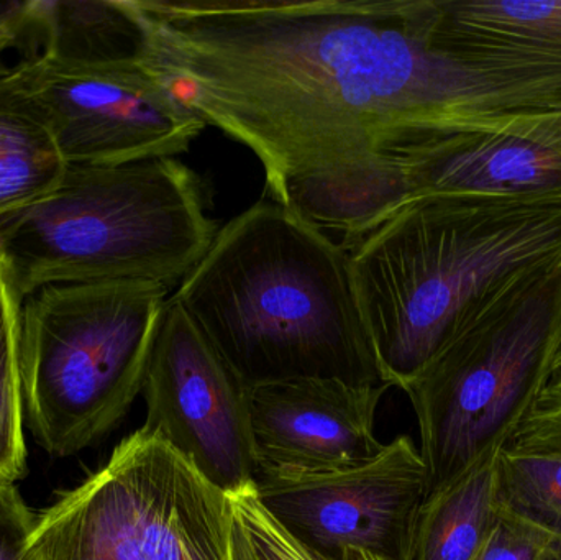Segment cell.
Masks as SVG:
<instances>
[{
    "instance_id": "obj_1",
    "label": "cell",
    "mask_w": 561,
    "mask_h": 560,
    "mask_svg": "<svg viewBox=\"0 0 561 560\" xmlns=\"http://www.w3.org/2000/svg\"><path fill=\"white\" fill-rule=\"evenodd\" d=\"M131 2L148 68L259 158L273 201L346 250L402 207L428 145L561 111L455 53L438 0Z\"/></svg>"
},
{
    "instance_id": "obj_2",
    "label": "cell",
    "mask_w": 561,
    "mask_h": 560,
    "mask_svg": "<svg viewBox=\"0 0 561 560\" xmlns=\"http://www.w3.org/2000/svg\"><path fill=\"white\" fill-rule=\"evenodd\" d=\"M171 299L249 387L299 378L385 384L348 250L276 201L219 229Z\"/></svg>"
},
{
    "instance_id": "obj_3",
    "label": "cell",
    "mask_w": 561,
    "mask_h": 560,
    "mask_svg": "<svg viewBox=\"0 0 561 560\" xmlns=\"http://www.w3.org/2000/svg\"><path fill=\"white\" fill-rule=\"evenodd\" d=\"M348 253L382 380L402 390L491 289L561 265V197H417Z\"/></svg>"
},
{
    "instance_id": "obj_4",
    "label": "cell",
    "mask_w": 561,
    "mask_h": 560,
    "mask_svg": "<svg viewBox=\"0 0 561 560\" xmlns=\"http://www.w3.org/2000/svg\"><path fill=\"white\" fill-rule=\"evenodd\" d=\"M219 227L201 178L178 158L69 164L55 191L0 216V263L19 298L59 283L180 286Z\"/></svg>"
},
{
    "instance_id": "obj_5",
    "label": "cell",
    "mask_w": 561,
    "mask_h": 560,
    "mask_svg": "<svg viewBox=\"0 0 561 560\" xmlns=\"http://www.w3.org/2000/svg\"><path fill=\"white\" fill-rule=\"evenodd\" d=\"M560 347L561 265L517 273L468 309L402 388L417 420L428 493L513 441Z\"/></svg>"
},
{
    "instance_id": "obj_6",
    "label": "cell",
    "mask_w": 561,
    "mask_h": 560,
    "mask_svg": "<svg viewBox=\"0 0 561 560\" xmlns=\"http://www.w3.org/2000/svg\"><path fill=\"white\" fill-rule=\"evenodd\" d=\"M168 293L160 283L112 279L43 286L23 299V413L49 456H76L127 416L144 388Z\"/></svg>"
},
{
    "instance_id": "obj_7",
    "label": "cell",
    "mask_w": 561,
    "mask_h": 560,
    "mask_svg": "<svg viewBox=\"0 0 561 560\" xmlns=\"http://www.w3.org/2000/svg\"><path fill=\"white\" fill-rule=\"evenodd\" d=\"M232 508L193 462L140 427L36 516L38 560H233Z\"/></svg>"
},
{
    "instance_id": "obj_8",
    "label": "cell",
    "mask_w": 561,
    "mask_h": 560,
    "mask_svg": "<svg viewBox=\"0 0 561 560\" xmlns=\"http://www.w3.org/2000/svg\"><path fill=\"white\" fill-rule=\"evenodd\" d=\"M12 72L46 115L68 164L176 158L207 127L178 85L147 66H76L36 55Z\"/></svg>"
},
{
    "instance_id": "obj_9",
    "label": "cell",
    "mask_w": 561,
    "mask_h": 560,
    "mask_svg": "<svg viewBox=\"0 0 561 560\" xmlns=\"http://www.w3.org/2000/svg\"><path fill=\"white\" fill-rule=\"evenodd\" d=\"M255 493L294 538L320 552L359 549L411 560L428 493L427 467L408 434L365 462L327 470H259Z\"/></svg>"
},
{
    "instance_id": "obj_10",
    "label": "cell",
    "mask_w": 561,
    "mask_h": 560,
    "mask_svg": "<svg viewBox=\"0 0 561 560\" xmlns=\"http://www.w3.org/2000/svg\"><path fill=\"white\" fill-rule=\"evenodd\" d=\"M141 397L145 430L227 495L255 487L250 387L174 299L158 329Z\"/></svg>"
},
{
    "instance_id": "obj_11",
    "label": "cell",
    "mask_w": 561,
    "mask_h": 560,
    "mask_svg": "<svg viewBox=\"0 0 561 560\" xmlns=\"http://www.w3.org/2000/svg\"><path fill=\"white\" fill-rule=\"evenodd\" d=\"M391 388L322 378L250 387L256 472L339 469L378 456V408Z\"/></svg>"
},
{
    "instance_id": "obj_12",
    "label": "cell",
    "mask_w": 561,
    "mask_h": 560,
    "mask_svg": "<svg viewBox=\"0 0 561 560\" xmlns=\"http://www.w3.org/2000/svg\"><path fill=\"white\" fill-rule=\"evenodd\" d=\"M435 194L561 197V111L428 145L405 168L404 204Z\"/></svg>"
},
{
    "instance_id": "obj_13",
    "label": "cell",
    "mask_w": 561,
    "mask_h": 560,
    "mask_svg": "<svg viewBox=\"0 0 561 560\" xmlns=\"http://www.w3.org/2000/svg\"><path fill=\"white\" fill-rule=\"evenodd\" d=\"M455 53L514 81L561 95V0H438Z\"/></svg>"
},
{
    "instance_id": "obj_14",
    "label": "cell",
    "mask_w": 561,
    "mask_h": 560,
    "mask_svg": "<svg viewBox=\"0 0 561 560\" xmlns=\"http://www.w3.org/2000/svg\"><path fill=\"white\" fill-rule=\"evenodd\" d=\"M30 30L53 61L147 66V30L131 0H30Z\"/></svg>"
},
{
    "instance_id": "obj_15",
    "label": "cell",
    "mask_w": 561,
    "mask_h": 560,
    "mask_svg": "<svg viewBox=\"0 0 561 560\" xmlns=\"http://www.w3.org/2000/svg\"><path fill=\"white\" fill-rule=\"evenodd\" d=\"M500 453L428 493L415 525L411 560H477L500 519Z\"/></svg>"
},
{
    "instance_id": "obj_16",
    "label": "cell",
    "mask_w": 561,
    "mask_h": 560,
    "mask_svg": "<svg viewBox=\"0 0 561 560\" xmlns=\"http://www.w3.org/2000/svg\"><path fill=\"white\" fill-rule=\"evenodd\" d=\"M68 167L35 99L0 76V216L48 196Z\"/></svg>"
},
{
    "instance_id": "obj_17",
    "label": "cell",
    "mask_w": 561,
    "mask_h": 560,
    "mask_svg": "<svg viewBox=\"0 0 561 560\" xmlns=\"http://www.w3.org/2000/svg\"><path fill=\"white\" fill-rule=\"evenodd\" d=\"M497 495L501 512L561 541V453L503 447Z\"/></svg>"
},
{
    "instance_id": "obj_18",
    "label": "cell",
    "mask_w": 561,
    "mask_h": 560,
    "mask_svg": "<svg viewBox=\"0 0 561 560\" xmlns=\"http://www.w3.org/2000/svg\"><path fill=\"white\" fill-rule=\"evenodd\" d=\"M22 299L0 263V482L26 473L25 413L20 370Z\"/></svg>"
},
{
    "instance_id": "obj_19",
    "label": "cell",
    "mask_w": 561,
    "mask_h": 560,
    "mask_svg": "<svg viewBox=\"0 0 561 560\" xmlns=\"http://www.w3.org/2000/svg\"><path fill=\"white\" fill-rule=\"evenodd\" d=\"M233 560H388L359 551L320 552L294 538L260 503L253 489L230 495Z\"/></svg>"
},
{
    "instance_id": "obj_20",
    "label": "cell",
    "mask_w": 561,
    "mask_h": 560,
    "mask_svg": "<svg viewBox=\"0 0 561 560\" xmlns=\"http://www.w3.org/2000/svg\"><path fill=\"white\" fill-rule=\"evenodd\" d=\"M507 446L561 453V348L546 387Z\"/></svg>"
},
{
    "instance_id": "obj_21",
    "label": "cell",
    "mask_w": 561,
    "mask_h": 560,
    "mask_svg": "<svg viewBox=\"0 0 561 560\" xmlns=\"http://www.w3.org/2000/svg\"><path fill=\"white\" fill-rule=\"evenodd\" d=\"M553 539L540 529L501 512L477 560H546Z\"/></svg>"
},
{
    "instance_id": "obj_22",
    "label": "cell",
    "mask_w": 561,
    "mask_h": 560,
    "mask_svg": "<svg viewBox=\"0 0 561 560\" xmlns=\"http://www.w3.org/2000/svg\"><path fill=\"white\" fill-rule=\"evenodd\" d=\"M35 525L15 483L0 482V560H38L30 548Z\"/></svg>"
},
{
    "instance_id": "obj_23",
    "label": "cell",
    "mask_w": 561,
    "mask_h": 560,
    "mask_svg": "<svg viewBox=\"0 0 561 560\" xmlns=\"http://www.w3.org/2000/svg\"><path fill=\"white\" fill-rule=\"evenodd\" d=\"M30 32V0H0V45L10 48Z\"/></svg>"
},
{
    "instance_id": "obj_24",
    "label": "cell",
    "mask_w": 561,
    "mask_h": 560,
    "mask_svg": "<svg viewBox=\"0 0 561 560\" xmlns=\"http://www.w3.org/2000/svg\"><path fill=\"white\" fill-rule=\"evenodd\" d=\"M9 48V45H0V76L7 75L12 69V66H7L5 58H3Z\"/></svg>"
},
{
    "instance_id": "obj_25",
    "label": "cell",
    "mask_w": 561,
    "mask_h": 560,
    "mask_svg": "<svg viewBox=\"0 0 561 560\" xmlns=\"http://www.w3.org/2000/svg\"><path fill=\"white\" fill-rule=\"evenodd\" d=\"M546 560H561V558L559 555H557L556 551H553L552 548V551L549 552V556H547Z\"/></svg>"
},
{
    "instance_id": "obj_26",
    "label": "cell",
    "mask_w": 561,
    "mask_h": 560,
    "mask_svg": "<svg viewBox=\"0 0 561 560\" xmlns=\"http://www.w3.org/2000/svg\"><path fill=\"white\" fill-rule=\"evenodd\" d=\"M553 551L561 558V541L553 542Z\"/></svg>"
}]
</instances>
